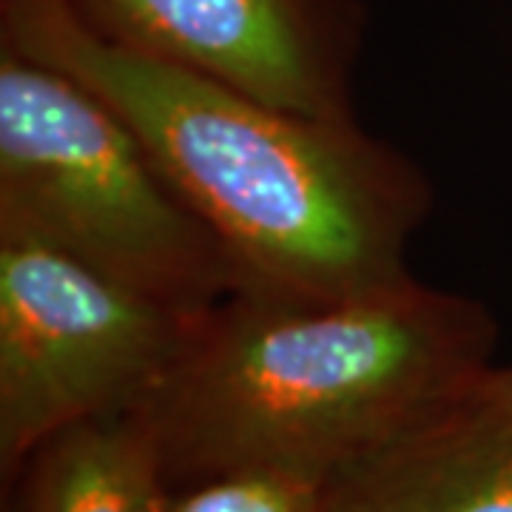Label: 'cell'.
Listing matches in <instances>:
<instances>
[{"instance_id": "9", "label": "cell", "mask_w": 512, "mask_h": 512, "mask_svg": "<svg viewBox=\"0 0 512 512\" xmlns=\"http://www.w3.org/2000/svg\"><path fill=\"white\" fill-rule=\"evenodd\" d=\"M490 384H493L495 390H501V393L512 396V365L493 367V373H490Z\"/></svg>"}, {"instance_id": "8", "label": "cell", "mask_w": 512, "mask_h": 512, "mask_svg": "<svg viewBox=\"0 0 512 512\" xmlns=\"http://www.w3.org/2000/svg\"><path fill=\"white\" fill-rule=\"evenodd\" d=\"M163 512H328V481L237 470L168 490Z\"/></svg>"}, {"instance_id": "6", "label": "cell", "mask_w": 512, "mask_h": 512, "mask_svg": "<svg viewBox=\"0 0 512 512\" xmlns=\"http://www.w3.org/2000/svg\"><path fill=\"white\" fill-rule=\"evenodd\" d=\"M328 512H512V396L487 376L330 478Z\"/></svg>"}, {"instance_id": "2", "label": "cell", "mask_w": 512, "mask_h": 512, "mask_svg": "<svg viewBox=\"0 0 512 512\" xmlns=\"http://www.w3.org/2000/svg\"><path fill=\"white\" fill-rule=\"evenodd\" d=\"M484 302L416 276L359 296L237 288L134 407L168 490L237 470L330 481L493 373Z\"/></svg>"}, {"instance_id": "3", "label": "cell", "mask_w": 512, "mask_h": 512, "mask_svg": "<svg viewBox=\"0 0 512 512\" xmlns=\"http://www.w3.org/2000/svg\"><path fill=\"white\" fill-rule=\"evenodd\" d=\"M0 225L185 311L242 288L234 256L137 131L86 83L3 43Z\"/></svg>"}, {"instance_id": "5", "label": "cell", "mask_w": 512, "mask_h": 512, "mask_svg": "<svg viewBox=\"0 0 512 512\" xmlns=\"http://www.w3.org/2000/svg\"><path fill=\"white\" fill-rule=\"evenodd\" d=\"M94 32L279 109L350 120L353 0H66Z\"/></svg>"}, {"instance_id": "4", "label": "cell", "mask_w": 512, "mask_h": 512, "mask_svg": "<svg viewBox=\"0 0 512 512\" xmlns=\"http://www.w3.org/2000/svg\"><path fill=\"white\" fill-rule=\"evenodd\" d=\"M200 313L0 225V476L63 427L140 407Z\"/></svg>"}, {"instance_id": "1", "label": "cell", "mask_w": 512, "mask_h": 512, "mask_svg": "<svg viewBox=\"0 0 512 512\" xmlns=\"http://www.w3.org/2000/svg\"><path fill=\"white\" fill-rule=\"evenodd\" d=\"M0 43L86 83L234 256L242 288L359 296L413 279L424 171L356 117L279 109L120 46L66 0H3Z\"/></svg>"}, {"instance_id": "7", "label": "cell", "mask_w": 512, "mask_h": 512, "mask_svg": "<svg viewBox=\"0 0 512 512\" xmlns=\"http://www.w3.org/2000/svg\"><path fill=\"white\" fill-rule=\"evenodd\" d=\"M165 495L157 447L134 410L57 430L3 478V512H163Z\"/></svg>"}]
</instances>
